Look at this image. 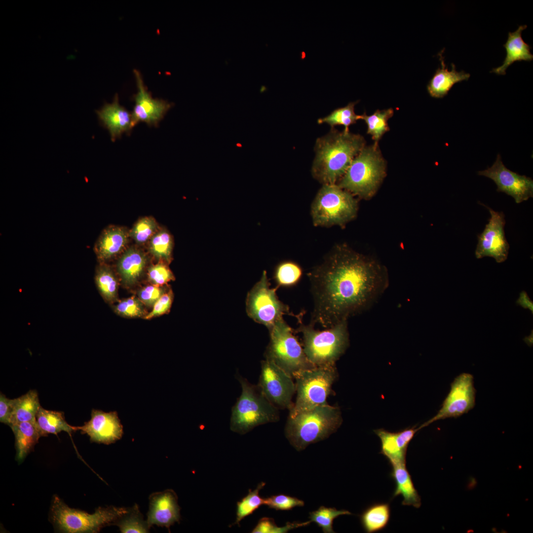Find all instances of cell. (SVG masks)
Masks as SVG:
<instances>
[{
    "instance_id": "1",
    "label": "cell",
    "mask_w": 533,
    "mask_h": 533,
    "mask_svg": "<svg viewBox=\"0 0 533 533\" xmlns=\"http://www.w3.org/2000/svg\"><path fill=\"white\" fill-rule=\"evenodd\" d=\"M314 308L310 323L325 329L369 308L388 285L376 261L337 247L309 274Z\"/></svg>"
},
{
    "instance_id": "2",
    "label": "cell",
    "mask_w": 533,
    "mask_h": 533,
    "mask_svg": "<svg viewBox=\"0 0 533 533\" xmlns=\"http://www.w3.org/2000/svg\"><path fill=\"white\" fill-rule=\"evenodd\" d=\"M364 145V139L360 135L332 128L316 141L311 169L313 177L323 185L336 184Z\"/></svg>"
},
{
    "instance_id": "3",
    "label": "cell",
    "mask_w": 533,
    "mask_h": 533,
    "mask_svg": "<svg viewBox=\"0 0 533 533\" xmlns=\"http://www.w3.org/2000/svg\"><path fill=\"white\" fill-rule=\"evenodd\" d=\"M343 419L340 409L328 404L288 417L285 434L298 451L327 438L340 427Z\"/></svg>"
},
{
    "instance_id": "4",
    "label": "cell",
    "mask_w": 533,
    "mask_h": 533,
    "mask_svg": "<svg viewBox=\"0 0 533 533\" xmlns=\"http://www.w3.org/2000/svg\"><path fill=\"white\" fill-rule=\"evenodd\" d=\"M298 331L303 336V349L309 362L316 367H334L349 344L347 320L320 331L314 326L303 324Z\"/></svg>"
},
{
    "instance_id": "5",
    "label": "cell",
    "mask_w": 533,
    "mask_h": 533,
    "mask_svg": "<svg viewBox=\"0 0 533 533\" xmlns=\"http://www.w3.org/2000/svg\"><path fill=\"white\" fill-rule=\"evenodd\" d=\"M236 378L242 390L231 409L230 430L243 435L259 425L277 421L278 409L266 398L258 385L251 384L238 373Z\"/></svg>"
},
{
    "instance_id": "6",
    "label": "cell",
    "mask_w": 533,
    "mask_h": 533,
    "mask_svg": "<svg viewBox=\"0 0 533 533\" xmlns=\"http://www.w3.org/2000/svg\"><path fill=\"white\" fill-rule=\"evenodd\" d=\"M129 508L110 506L99 507L93 513L68 506L54 495L50 508V519L57 530L67 533H97L106 526L115 525Z\"/></svg>"
},
{
    "instance_id": "7",
    "label": "cell",
    "mask_w": 533,
    "mask_h": 533,
    "mask_svg": "<svg viewBox=\"0 0 533 533\" xmlns=\"http://www.w3.org/2000/svg\"><path fill=\"white\" fill-rule=\"evenodd\" d=\"M384 172V161L375 145L362 149L337 185L351 194L368 198L376 192Z\"/></svg>"
},
{
    "instance_id": "8",
    "label": "cell",
    "mask_w": 533,
    "mask_h": 533,
    "mask_svg": "<svg viewBox=\"0 0 533 533\" xmlns=\"http://www.w3.org/2000/svg\"><path fill=\"white\" fill-rule=\"evenodd\" d=\"M337 376L336 366L315 367L295 374L297 395L288 417L327 404V398Z\"/></svg>"
},
{
    "instance_id": "9",
    "label": "cell",
    "mask_w": 533,
    "mask_h": 533,
    "mask_svg": "<svg viewBox=\"0 0 533 533\" xmlns=\"http://www.w3.org/2000/svg\"><path fill=\"white\" fill-rule=\"evenodd\" d=\"M357 211V204L352 194L337 184L323 185L311 208L314 226L343 225L352 220Z\"/></svg>"
},
{
    "instance_id": "10",
    "label": "cell",
    "mask_w": 533,
    "mask_h": 533,
    "mask_svg": "<svg viewBox=\"0 0 533 533\" xmlns=\"http://www.w3.org/2000/svg\"><path fill=\"white\" fill-rule=\"evenodd\" d=\"M269 330L270 341L265 358L271 360L293 378L302 371L316 366L307 358L303 348L283 318Z\"/></svg>"
},
{
    "instance_id": "11",
    "label": "cell",
    "mask_w": 533,
    "mask_h": 533,
    "mask_svg": "<svg viewBox=\"0 0 533 533\" xmlns=\"http://www.w3.org/2000/svg\"><path fill=\"white\" fill-rule=\"evenodd\" d=\"M276 289L270 287L266 272L264 271L260 280L248 293L246 299L248 315L268 330L284 315H293L288 305L279 300Z\"/></svg>"
},
{
    "instance_id": "12",
    "label": "cell",
    "mask_w": 533,
    "mask_h": 533,
    "mask_svg": "<svg viewBox=\"0 0 533 533\" xmlns=\"http://www.w3.org/2000/svg\"><path fill=\"white\" fill-rule=\"evenodd\" d=\"M266 398L278 409H290L296 392L293 378L270 360L261 362L257 384Z\"/></svg>"
},
{
    "instance_id": "13",
    "label": "cell",
    "mask_w": 533,
    "mask_h": 533,
    "mask_svg": "<svg viewBox=\"0 0 533 533\" xmlns=\"http://www.w3.org/2000/svg\"><path fill=\"white\" fill-rule=\"evenodd\" d=\"M475 393L473 376L461 374L451 383L450 391L437 414L418 427L419 430L438 420L457 418L468 412L475 406Z\"/></svg>"
},
{
    "instance_id": "14",
    "label": "cell",
    "mask_w": 533,
    "mask_h": 533,
    "mask_svg": "<svg viewBox=\"0 0 533 533\" xmlns=\"http://www.w3.org/2000/svg\"><path fill=\"white\" fill-rule=\"evenodd\" d=\"M478 174L492 180L497 186V191L511 196L517 203L528 200L533 196V179L506 168L499 154L491 167L479 171Z\"/></svg>"
},
{
    "instance_id": "15",
    "label": "cell",
    "mask_w": 533,
    "mask_h": 533,
    "mask_svg": "<svg viewBox=\"0 0 533 533\" xmlns=\"http://www.w3.org/2000/svg\"><path fill=\"white\" fill-rule=\"evenodd\" d=\"M491 214L489 222L483 232L478 236L475 250L477 259L484 257L494 258L496 262L502 263L507 258L509 244L505 235V220L504 214L486 206Z\"/></svg>"
},
{
    "instance_id": "16",
    "label": "cell",
    "mask_w": 533,
    "mask_h": 533,
    "mask_svg": "<svg viewBox=\"0 0 533 533\" xmlns=\"http://www.w3.org/2000/svg\"><path fill=\"white\" fill-rule=\"evenodd\" d=\"M138 91L133 95L135 102L131 113L132 124L134 127L139 122H145L149 126L157 127L173 103L159 98H154L145 85L140 72L134 70Z\"/></svg>"
},
{
    "instance_id": "17",
    "label": "cell",
    "mask_w": 533,
    "mask_h": 533,
    "mask_svg": "<svg viewBox=\"0 0 533 533\" xmlns=\"http://www.w3.org/2000/svg\"><path fill=\"white\" fill-rule=\"evenodd\" d=\"M78 430L86 434L91 442L109 445L120 439L123 434V426L116 411L108 413L92 409L91 419Z\"/></svg>"
},
{
    "instance_id": "18",
    "label": "cell",
    "mask_w": 533,
    "mask_h": 533,
    "mask_svg": "<svg viewBox=\"0 0 533 533\" xmlns=\"http://www.w3.org/2000/svg\"><path fill=\"white\" fill-rule=\"evenodd\" d=\"M180 507L178 497L171 489L155 492L149 496V508L147 522L151 528L155 525L166 527L170 531L171 526L179 522Z\"/></svg>"
},
{
    "instance_id": "19",
    "label": "cell",
    "mask_w": 533,
    "mask_h": 533,
    "mask_svg": "<svg viewBox=\"0 0 533 533\" xmlns=\"http://www.w3.org/2000/svg\"><path fill=\"white\" fill-rule=\"evenodd\" d=\"M96 113L100 125L108 130L112 142L124 133L130 134L134 128L131 113L119 104L117 94L111 103H105Z\"/></svg>"
},
{
    "instance_id": "20",
    "label": "cell",
    "mask_w": 533,
    "mask_h": 533,
    "mask_svg": "<svg viewBox=\"0 0 533 533\" xmlns=\"http://www.w3.org/2000/svg\"><path fill=\"white\" fill-rule=\"evenodd\" d=\"M419 430L415 426L396 432L382 428L375 430L374 432L381 442L380 453L385 457L391 465L406 464L409 444Z\"/></svg>"
},
{
    "instance_id": "21",
    "label": "cell",
    "mask_w": 533,
    "mask_h": 533,
    "mask_svg": "<svg viewBox=\"0 0 533 533\" xmlns=\"http://www.w3.org/2000/svg\"><path fill=\"white\" fill-rule=\"evenodd\" d=\"M444 50V49H442L438 54L441 68L437 69L427 85L428 93L432 97L435 98H443L455 83L467 80L470 76L469 73H466L463 71L457 72L454 63L451 64L452 70L449 71L446 68L444 58L442 55Z\"/></svg>"
},
{
    "instance_id": "22",
    "label": "cell",
    "mask_w": 533,
    "mask_h": 533,
    "mask_svg": "<svg viewBox=\"0 0 533 533\" xmlns=\"http://www.w3.org/2000/svg\"><path fill=\"white\" fill-rule=\"evenodd\" d=\"M129 235L124 228L119 227L111 226L106 228L94 248L100 263H105L121 251L127 244Z\"/></svg>"
},
{
    "instance_id": "23",
    "label": "cell",
    "mask_w": 533,
    "mask_h": 533,
    "mask_svg": "<svg viewBox=\"0 0 533 533\" xmlns=\"http://www.w3.org/2000/svg\"><path fill=\"white\" fill-rule=\"evenodd\" d=\"M527 28L526 25L519 26L514 32H509L507 40L503 46L506 51V56L503 64L496 68H494L491 73H494L499 75L506 74L507 68L516 61H531L533 60V55L530 50L531 47L526 43L522 38V33Z\"/></svg>"
},
{
    "instance_id": "24",
    "label": "cell",
    "mask_w": 533,
    "mask_h": 533,
    "mask_svg": "<svg viewBox=\"0 0 533 533\" xmlns=\"http://www.w3.org/2000/svg\"><path fill=\"white\" fill-rule=\"evenodd\" d=\"M391 467L390 475L395 484L393 497L401 495L403 497L402 505L419 508L421 505L420 497L415 487L406 464L393 465Z\"/></svg>"
},
{
    "instance_id": "25",
    "label": "cell",
    "mask_w": 533,
    "mask_h": 533,
    "mask_svg": "<svg viewBox=\"0 0 533 533\" xmlns=\"http://www.w3.org/2000/svg\"><path fill=\"white\" fill-rule=\"evenodd\" d=\"M15 437L17 460L21 462L33 450L41 437L36 421H25L10 426Z\"/></svg>"
},
{
    "instance_id": "26",
    "label": "cell",
    "mask_w": 533,
    "mask_h": 533,
    "mask_svg": "<svg viewBox=\"0 0 533 533\" xmlns=\"http://www.w3.org/2000/svg\"><path fill=\"white\" fill-rule=\"evenodd\" d=\"M36 422L41 436L49 434L57 435L62 431L68 433L70 436L77 429V426L70 425L66 420L62 412L48 410L40 407L36 416Z\"/></svg>"
},
{
    "instance_id": "27",
    "label": "cell",
    "mask_w": 533,
    "mask_h": 533,
    "mask_svg": "<svg viewBox=\"0 0 533 533\" xmlns=\"http://www.w3.org/2000/svg\"><path fill=\"white\" fill-rule=\"evenodd\" d=\"M146 264L143 253L138 249H128L119 260L117 269L124 282L131 285L140 277Z\"/></svg>"
},
{
    "instance_id": "28",
    "label": "cell",
    "mask_w": 533,
    "mask_h": 533,
    "mask_svg": "<svg viewBox=\"0 0 533 533\" xmlns=\"http://www.w3.org/2000/svg\"><path fill=\"white\" fill-rule=\"evenodd\" d=\"M41 406L38 393L32 389L14 399L13 410L9 426L25 421H36V416Z\"/></svg>"
},
{
    "instance_id": "29",
    "label": "cell",
    "mask_w": 533,
    "mask_h": 533,
    "mask_svg": "<svg viewBox=\"0 0 533 533\" xmlns=\"http://www.w3.org/2000/svg\"><path fill=\"white\" fill-rule=\"evenodd\" d=\"M390 517V508L387 503H377L367 508L360 516L365 531L372 533L380 531L387 525Z\"/></svg>"
},
{
    "instance_id": "30",
    "label": "cell",
    "mask_w": 533,
    "mask_h": 533,
    "mask_svg": "<svg viewBox=\"0 0 533 533\" xmlns=\"http://www.w3.org/2000/svg\"><path fill=\"white\" fill-rule=\"evenodd\" d=\"M96 285L104 300L109 303L117 297V282L111 268L105 263L97 267L95 276Z\"/></svg>"
},
{
    "instance_id": "31",
    "label": "cell",
    "mask_w": 533,
    "mask_h": 533,
    "mask_svg": "<svg viewBox=\"0 0 533 533\" xmlns=\"http://www.w3.org/2000/svg\"><path fill=\"white\" fill-rule=\"evenodd\" d=\"M393 114V110L391 108L378 110L370 115L365 114L360 115V119L365 121L367 125V133L372 136L376 143L388 130L387 121Z\"/></svg>"
},
{
    "instance_id": "32",
    "label": "cell",
    "mask_w": 533,
    "mask_h": 533,
    "mask_svg": "<svg viewBox=\"0 0 533 533\" xmlns=\"http://www.w3.org/2000/svg\"><path fill=\"white\" fill-rule=\"evenodd\" d=\"M122 533H146L150 529L147 520L143 519L137 504L129 508L128 512L115 523Z\"/></svg>"
},
{
    "instance_id": "33",
    "label": "cell",
    "mask_w": 533,
    "mask_h": 533,
    "mask_svg": "<svg viewBox=\"0 0 533 533\" xmlns=\"http://www.w3.org/2000/svg\"><path fill=\"white\" fill-rule=\"evenodd\" d=\"M356 102H350L346 106L338 108L328 115L318 119L319 124L327 123L332 128L337 125H343L345 131H349V126L360 119V115L355 114L354 106Z\"/></svg>"
},
{
    "instance_id": "34",
    "label": "cell",
    "mask_w": 533,
    "mask_h": 533,
    "mask_svg": "<svg viewBox=\"0 0 533 533\" xmlns=\"http://www.w3.org/2000/svg\"><path fill=\"white\" fill-rule=\"evenodd\" d=\"M265 485V482H261L255 490L252 491L250 489L248 494L237 502L236 520L232 525H239L244 518L252 514L260 506L264 504V498L260 496L259 492Z\"/></svg>"
},
{
    "instance_id": "35",
    "label": "cell",
    "mask_w": 533,
    "mask_h": 533,
    "mask_svg": "<svg viewBox=\"0 0 533 533\" xmlns=\"http://www.w3.org/2000/svg\"><path fill=\"white\" fill-rule=\"evenodd\" d=\"M173 240L171 234L166 229L157 231L151 237L149 248L156 258L167 262L171 259Z\"/></svg>"
},
{
    "instance_id": "36",
    "label": "cell",
    "mask_w": 533,
    "mask_h": 533,
    "mask_svg": "<svg viewBox=\"0 0 533 533\" xmlns=\"http://www.w3.org/2000/svg\"><path fill=\"white\" fill-rule=\"evenodd\" d=\"M346 510H338L335 508L320 506L316 510L309 513L310 521L314 522L325 533H335L333 529L334 520L341 515H351Z\"/></svg>"
},
{
    "instance_id": "37",
    "label": "cell",
    "mask_w": 533,
    "mask_h": 533,
    "mask_svg": "<svg viewBox=\"0 0 533 533\" xmlns=\"http://www.w3.org/2000/svg\"><path fill=\"white\" fill-rule=\"evenodd\" d=\"M302 275V270L298 265L286 261L277 266L274 277L278 286L290 287L298 283Z\"/></svg>"
},
{
    "instance_id": "38",
    "label": "cell",
    "mask_w": 533,
    "mask_h": 533,
    "mask_svg": "<svg viewBox=\"0 0 533 533\" xmlns=\"http://www.w3.org/2000/svg\"><path fill=\"white\" fill-rule=\"evenodd\" d=\"M157 224L151 217L140 219L130 230L129 235L137 243H143L154 235L157 231Z\"/></svg>"
},
{
    "instance_id": "39",
    "label": "cell",
    "mask_w": 533,
    "mask_h": 533,
    "mask_svg": "<svg viewBox=\"0 0 533 533\" xmlns=\"http://www.w3.org/2000/svg\"><path fill=\"white\" fill-rule=\"evenodd\" d=\"M310 521L305 522L287 523L284 526L278 527L272 518H261L251 532L253 533H286L288 531L309 525Z\"/></svg>"
},
{
    "instance_id": "40",
    "label": "cell",
    "mask_w": 533,
    "mask_h": 533,
    "mask_svg": "<svg viewBox=\"0 0 533 533\" xmlns=\"http://www.w3.org/2000/svg\"><path fill=\"white\" fill-rule=\"evenodd\" d=\"M264 504L277 510H289L305 505L304 501L288 495L279 494L264 498Z\"/></svg>"
},
{
    "instance_id": "41",
    "label": "cell",
    "mask_w": 533,
    "mask_h": 533,
    "mask_svg": "<svg viewBox=\"0 0 533 533\" xmlns=\"http://www.w3.org/2000/svg\"><path fill=\"white\" fill-rule=\"evenodd\" d=\"M115 311L119 315L127 317H140L144 314L142 303L135 297L125 299L115 306Z\"/></svg>"
},
{
    "instance_id": "42",
    "label": "cell",
    "mask_w": 533,
    "mask_h": 533,
    "mask_svg": "<svg viewBox=\"0 0 533 533\" xmlns=\"http://www.w3.org/2000/svg\"><path fill=\"white\" fill-rule=\"evenodd\" d=\"M148 277L150 282L156 286L163 285L174 279L170 269L163 263L151 266L148 270Z\"/></svg>"
},
{
    "instance_id": "43",
    "label": "cell",
    "mask_w": 533,
    "mask_h": 533,
    "mask_svg": "<svg viewBox=\"0 0 533 533\" xmlns=\"http://www.w3.org/2000/svg\"><path fill=\"white\" fill-rule=\"evenodd\" d=\"M173 294L171 290L164 293L153 305L152 310L144 318L149 319L166 313L171 306Z\"/></svg>"
},
{
    "instance_id": "44",
    "label": "cell",
    "mask_w": 533,
    "mask_h": 533,
    "mask_svg": "<svg viewBox=\"0 0 533 533\" xmlns=\"http://www.w3.org/2000/svg\"><path fill=\"white\" fill-rule=\"evenodd\" d=\"M163 289L158 286L150 285L143 288L139 293L141 301L148 306H153L164 293Z\"/></svg>"
},
{
    "instance_id": "45",
    "label": "cell",
    "mask_w": 533,
    "mask_h": 533,
    "mask_svg": "<svg viewBox=\"0 0 533 533\" xmlns=\"http://www.w3.org/2000/svg\"><path fill=\"white\" fill-rule=\"evenodd\" d=\"M14 399L7 398L0 393V421L9 426L13 410Z\"/></svg>"
}]
</instances>
